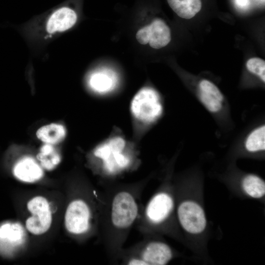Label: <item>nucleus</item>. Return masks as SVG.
Returning <instances> with one entry per match:
<instances>
[{"instance_id": "f257e3e1", "label": "nucleus", "mask_w": 265, "mask_h": 265, "mask_svg": "<svg viewBox=\"0 0 265 265\" xmlns=\"http://www.w3.org/2000/svg\"><path fill=\"white\" fill-rule=\"evenodd\" d=\"M127 143L122 136L109 137L99 145L94 154L101 159L103 168L109 174H115L127 168L131 161Z\"/></svg>"}, {"instance_id": "f03ea898", "label": "nucleus", "mask_w": 265, "mask_h": 265, "mask_svg": "<svg viewBox=\"0 0 265 265\" xmlns=\"http://www.w3.org/2000/svg\"><path fill=\"white\" fill-rule=\"evenodd\" d=\"M130 110L138 124L143 126L152 125L160 117L163 111L159 94L151 87L141 88L133 97Z\"/></svg>"}, {"instance_id": "7ed1b4c3", "label": "nucleus", "mask_w": 265, "mask_h": 265, "mask_svg": "<svg viewBox=\"0 0 265 265\" xmlns=\"http://www.w3.org/2000/svg\"><path fill=\"white\" fill-rule=\"evenodd\" d=\"M138 212L133 196L126 191L117 193L113 199L111 218L113 224L118 228L130 227L135 220Z\"/></svg>"}, {"instance_id": "20e7f679", "label": "nucleus", "mask_w": 265, "mask_h": 265, "mask_svg": "<svg viewBox=\"0 0 265 265\" xmlns=\"http://www.w3.org/2000/svg\"><path fill=\"white\" fill-rule=\"evenodd\" d=\"M27 206L32 216L26 221V229L34 235L45 233L52 223V214L47 200L43 197L37 196L30 200Z\"/></svg>"}, {"instance_id": "39448f33", "label": "nucleus", "mask_w": 265, "mask_h": 265, "mask_svg": "<svg viewBox=\"0 0 265 265\" xmlns=\"http://www.w3.org/2000/svg\"><path fill=\"white\" fill-rule=\"evenodd\" d=\"M136 38L142 45L149 43L152 48L159 49L170 42V30L163 20L156 19L150 25L139 29L136 32Z\"/></svg>"}, {"instance_id": "423d86ee", "label": "nucleus", "mask_w": 265, "mask_h": 265, "mask_svg": "<svg viewBox=\"0 0 265 265\" xmlns=\"http://www.w3.org/2000/svg\"><path fill=\"white\" fill-rule=\"evenodd\" d=\"M178 214L180 222L188 232L198 234L205 228L206 219L202 208L197 203L186 201L179 207Z\"/></svg>"}, {"instance_id": "0eeeda50", "label": "nucleus", "mask_w": 265, "mask_h": 265, "mask_svg": "<svg viewBox=\"0 0 265 265\" xmlns=\"http://www.w3.org/2000/svg\"><path fill=\"white\" fill-rule=\"evenodd\" d=\"M90 212L86 204L83 201H72L68 206L65 224L67 230L74 234H80L88 229Z\"/></svg>"}, {"instance_id": "6e6552de", "label": "nucleus", "mask_w": 265, "mask_h": 265, "mask_svg": "<svg viewBox=\"0 0 265 265\" xmlns=\"http://www.w3.org/2000/svg\"><path fill=\"white\" fill-rule=\"evenodd\" d=\"M173 206L171 197L166 193H160L149 202L146 210L148 219L153 223H159L165 219Z\"/></svg>"}, {"instance_id": "1a4fd4ad", "label": "nucleus", "mask_w": 265, "mask_h": 265, "mask_svg": "<svg viewBox=\"0 0 265 265\" xmlns=\"http://www.w3.org/2000/svg\"><path fill=\"white\" fill-rule=\"evenodd\" d=\"M118 81L117 75L114 72L104 68L93 72L89 78L88 84L95 92L105 94L114 90Z\"/></svg>"}, {"instance_id": "9d476101", "label": "nucleus", "mask_w": 265, "mask_h": 265, "mask_svg": "<svg viewBox=\"0 0 265 265\" xmlns=\"http://www.w3.org/2000/svg\"><path fill=\"white\" fill-rule=\"evenodd\" d=\"M172 253L166 244L158 241L149 243L143 249L141 259L147 265H164L172 258Z\"/></svg>"}, {"instance_id": "9b49d317", "label": "nucleus", "mask_w": 265, "mask_h": 265, "mask_svg": "<svg viewBox=\"0 0 265 265\" xmlns=\"http://www.w3.org/2000/svg\"><path fill=\"white\" fill-rule=\"evenodd\" d=\"M77 19L74 10L68 7H62L50 17L47 24V30L50 33L66 30L74 25Z\"/></svg>"}, {"instance_id": "f8f14e48", "label": "nucleus", "mask_w": 265, "mask_h": 265, "mask_svg": "<svg viewBox=\"0 0 265 265\" xmlns=\"http://www.w3.org/2000/svg\"><path fill=\"white\" fill-rule=\"evenodd\" d=\"M14 175L19 180L26 182H33L43 176V171L32 158L26 157L19 160L14 166Z\"/></svg>"}, {"instance_id": "ddd939ff", "label": "nucleus", "mask_w": 265, "mask_h": 265, "mask_svg": "<svg viewBox=\"0 0 265 265\" xmlns=\"http://www.w3.org/2000/svg\"><path fill=\"white\" fill-rule=\"evenodd\" d=\"M24 236L18 223H5L0 226V248L5 249L20 244Z\"/></svg>"}, {"instance_id": "4468645a", "label": "nucleus", "mask_w": 265, "mask_h": 265, "mask_svg": "<svg viewBox=\"0 0 265 265\" xmlns=\"http://www.w3.org/2000/svg\"><path fill=\"white\" fill-rule=\"evenodd\" d=\"M172 10L180 17L190 19L201 10L202 0H167Z\"/></svg>"}, {"instance_id": "2eb2a0df", "label": "nucleus", "mask_w": 265, "mask_h": 265, "mask_svg": "<svg viewBox=\"0 0 265 265\" xmlns=\"http://www.w3.org/2000/svg\"><path fill=\"white\" fill-rule=\"evenodd\" d=\"M36 135L42 141L52 145L63 140L66 135V131L62 125L52 123L39 128Z\"/></svg>"}, {"instance_id": "dca6fc26", "label": "nucleus", "mask_w": 265, "mask_h": 265, "mask_svg": "<svg viewBox=\"0 0 265 265\" xmlns=\"http://www.w3.org/2000/svg\"><path fill=\"white\" fill-rule=\"evenodd\" d=\"M244 146L249 152L255 153L265 150V126L262 125L253 129L246 137Z\"/></svg>"}, {"instance_id": "f3484780", "label": "nucleus", "mask_w": 265, "mask_h": 265, "mask_svg": "<svg viewBox=\"0 0 265 265\" xmlns=\"http://www.w3.org/2000/svg\"><path fill=\"white\" fill-rule=\"evenodd\" d=\"M244 191L250 196L259 198L265 195V183L259 177L250 174L245 177L242 181Z\"/></svg>"}, {"instance_id": "a211bd4d", "label": "nucleus", "mask_w": 265, "mask_h": 265, "mask_svg": "<svg viewBox=\"0 0 265 265\" xmlns=\"http://www.w3.org/2000/svg\"><path fill=\"white\" fill-rule=\"evenodd\" d=\"M37 158L41 165L48 170L54 168L60 161V156L52 145L49 144L41 147Z\"/></svg>"}, {"instance_id": "6ab92c4d", "label": "nucleus", "mask_w": 265, "mask_h": 265, "mask_svg": "<svg viewBox=\"0 0 265 265\" xmlns=\"http://www.w3.org/2000/svg\"><path fill=\"white\" fill-rule=\"evenodd\" d=\"M247 70L251 73L260 78L262 81L265 82V61L258 58H250L246 62Z\"/></svg>"}, {"instance_id": "aec40b11", "label": "nucleus", "mask_w": 265, "mask_h": 265, "mask_svg": "<svg viewBox=\"0 0 265 265\" xmlns=\"http://www.w3.org/2000/svg\"><path fill=\"white\" fill-rule=\"evenodd\" d=\"M199 92L213 97L218 100L224 101V96L219 89L212 82L207 80H203L199 84Z\"/></svg>"}, {"instance_id": "412c9836", "label": "nucleus", "mask_w": 265, "mask_h": 265, "mask_svg": "<svg viewBox=\"0 0 265 265\" xmlns=\"http://www.w3.org/2000/svg\"><path fill=\"white\" fill-rule=\"evenodd\" d=\"M128 264L132 265H147L145 262L143 261L141 258L132 259L129 262Z\"/></svg>"}, {"instance_id": "4be33fe9", "label": "nucleus", "mask_w": 265, "mask_h": 265, "mask_svg": "<svg viewBox=\"0 0 265 265\" xmlns=\"http://www.w3.org/2000/svg\"><path fill=\"white\" fill-rule=\"evenodd\" d=\"M236 5L240 8L247 7L249 3V0H235Z\"/></svg>"}, {"instance_id": "5701e85b", "label": "nucleus", "mask_w": 265, "mask_h": 265, "mask_svg": "<svg viewBox=\"0 0 265 265\" xmlns=\"http://www.w3.org/2000/svg\"></svg>"}]
</instances>
